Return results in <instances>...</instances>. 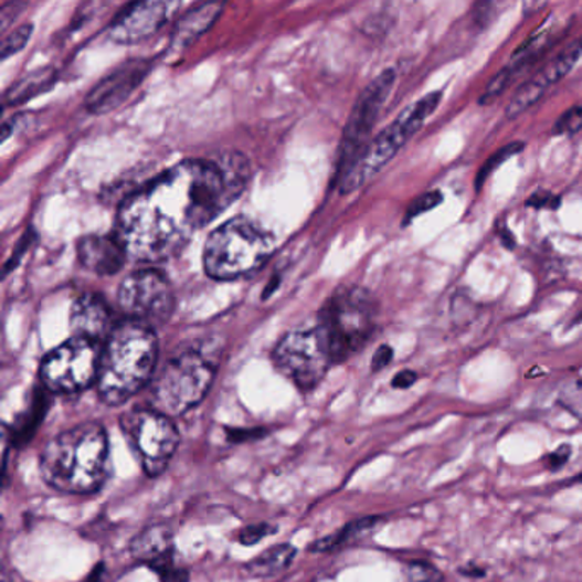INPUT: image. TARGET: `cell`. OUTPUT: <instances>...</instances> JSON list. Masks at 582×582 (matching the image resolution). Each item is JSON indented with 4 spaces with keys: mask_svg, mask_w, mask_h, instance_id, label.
Returning a JSON list of instances; mask_svg holds the SVG:
<instances>
[{
    "mask_svg": "<svg viewBox=\"0 0 582 582\" xmlns=\"http://www.w3.org/2000/svg\"><path fill=\"white\" fill-rule=\"evenodd\" d=\"M248 180V161L236 152L218 161L180 162L121 202L115 236L137 262L173 258L243 193Z\"/></svg>",
    "mask_w": 582,
    "mask_h": 582,
    "instance_id": "cell-1",
    "label": "cell"
},
{
    "mask_svg": "<svg viewBox=\"0 0 582 582\" xmlns=\"http://www.w3.org/2000/svg\"><path fill=\"white\" fill-rule=\"evenodd\" d=\"M43 480L59 493H98L109 477V443L96 422L75 425L49 441L40 456Z\"/></svg>",
    "mask_w": 582,
    "mask_h": 582,
    "instance_id": "cell-2",
    "label": "cell"
},
{
    "mask_svg": "<svg viewBox=\"0 0 582 582\" xmlns=\"http://www.w3.org/2000/svg\"><path fill=\"white\" fill-rule=\"evenodd\" d=\"M159 343L149 325L125 319L113 328L99 362V399L117 406L149 384L158 364Z\"/></svg>",
    "mask_w": 582,
    "mask_h": 582,
    "instance_id": "cell-3",
    "label": "cell"
},
{
    "mask_svg": "<svg viewBox=\"0 0 582 582\" xmlns=\"http://www.w3.org/2000/svg\"><path fill=\"white\" fill-rule=\"evenodd\" d=\"M275 250V240L248 218H234L207 237L203 268L215 281H236L262 268Z\"/></svg>",
    "mask_w": 582,
    "mask_h": 582,
    "instance_id": "cell-4",
    "label": "cell"
},
{
    "mask_svg": "<svg viewBox=\"0 0 582 582\" xmlns=\"http://www.w3.org/2000/svg\"><path fill=\"white\" fill-rule=\"evenodd\" d=\"M378 303L362 287L338 289L319 311L318 331L334 364L346 362L368 343L375 327Z\"/></svg>",
    "mask_w": 582,
    "mask_h": 582,
    "instance_id": "cell-5",
    "label": "cell"
},
{
    "mask_svg": "<svg viewBox=\"0 0 582 582\" xmlns=\"http://www.w3.org/2000/svg\"><path fill=\"white\" fill-rule=\"evenodd\" d=\"M441 98H443V93L434 91L410 105L405 112L400 113L399 118L390 127L384 128L380 136H375L359 158L350 165L346 173L338 178L340 193L356 192L375 173H380L381 169L399 155V150L421 130L422 125L432 113L436 112Z\"/></svg>",
    "mask_w": 582,
    "mask_h": 582,
    "instance_id": "cell-6",
    "label": "cell"
},
{
    "mask_svg": "<svg viewBox=\"0 0 582 582\" xmlns=\"http://www.w3.org/2000/svg\"><path fill=\"white\" fill-rule=\"evenodd\" d=\"M214 375L215 366L202 352L178 353L166 362L150 388L152 409L168 417H180L205 399Z\"/></svg>",
    "mask_w": 582,
    "mask_h": 582,
    "instance_id": "cell-7",
    "label": "cell"
},
{
    "mask_svg": "<svg viewBox=\"0 0 582 582\" xmlns=\"http://www.w3.org/2000/svg\"><path fill=\"white\" fill-rule=\"evenodd\" d=\"M120 424L144 472L149 477L161 475L180 444V434L171 417L155 409H139L125 413Z\"/></svg>",
    "mask_w": 582,
    "mask_h": 582,
    "instance_id": "cell-8",
    "label": "cell"
},
{
    "mask_svg": "<svg viewBox=\"0 0 582 582\" xmlns=\"http://www.w3.org/2000/svg\"><path fill=\"white\" fill-rule=\"evenodd\" d=\"M103 346L86 337H72L43 359L40 378L53 393H80L98 381Z\"/></svg>",
    "mask_w": 582,
    "mask_h": 582,
    "instance_id": "cell-9",
    "label": "cell"
},
{
    "mask_svg": "<svg viewBox=\"0 0 582 582\" xmlns=\"http://www.w3.org/2000/svg\"><path fill=\"white\" fill-rule=\"evenodd\" d=\"M272 359L277 371L300 391L315 390L334 364L316 328L282 337Z\"/></svg>",
    "mask_w": 582,
    "mask_h": 582,
    "instance_id": "cell-10",
    "label": "cell"
},
{
    "mask_svg": "<svg viewBox=\"0 0 582 582\" xmlns=\"http://www.w3.org/2000/svg\"><path fill=\"white\" fill-rule=\"evenodd\" d=\"M118 306L131 321L149 327L165 324L173 315V287L161 272H131L118 289Z\"/></svg>",
    "mask_w": 582,
    "mask_h": 582,
    "instance_id": "cell-11",
    "label": "cell"
},
{
    "mask_svg": "<svg viewBox=\"0 0 582 582\" xmlns=\"http://www.w3.org/2000/svg\"><path fill=\"white\" fill-rule=\"evenodd\" d=\"M394 83H396V72L393 68H387L372 83H369L357 99L349 120H347L346 130H343L337 178L346 173L350 165L368 146L372 127L380 117L381 108L387 103Z\"/></svg>",
    "mask_w": 582,
    "mask_h": 582,
    "instance_id": "cell-12",
    "label": "cell"
},
{
    "mask_svg": "<svg viewBox=\"0 0 582 582\" xmlns=\"http://www.w3.org/2000/svg\"><path fill=\"white\" fill-rule=\"evenodd\" d=\"M134 559L149 565L161 582H188V571L174 562V537L168 526H147L130 543Z\"/></svg>",
    "mask_w": 582,
    "mask_h": 582,
    "instance_id": "cell-13",
    "label": "cell"
},
{
    "mask_svg": "<svg viewBox=\"0 0 582 582\" xmlns=\"http://www.w3.org/2000/svg\"><path fill=\"white\" fill-rule=\"evenodd\" d=\"M174 4L147 0L128 4L109 24L108 36L120 45H136L158 33Z\"/></svg>",
    "mask_w": 582,
    "mask_h": 582,
    "instance_id": "cell-14",
    "label": "cell"
},
{
    "mask_svg": "<svg viewBox=\"0 0 582 582\" xmlns=\"http://www.w3.org/2000/svg\"><path fill=\"white\" fill-rule=\"evenodd\" d=\"M581 56L582 36L578 38L575 42H572L560 55H557L540 74L535 75L533 80L528 81V83L519 87L518 93L515 94V98L507 105L506 117H519L521 113H525L526 109L533 106L553 84L559 83L560 80H563L572 71V67L581 61Z\"/></svg>",
    "mask_w": 582,
    "mask_h": 582,
    "instance_id": "cell-15",
    "label": "cell"
},
{
    "mask_svg": "<svg viewBox=\"0 0 582 582\" xmlns=\"http://www.w3.org/2000/svg\"><path fill=\"white\" fill-rule=\"evenodd\" d=\"M149 71L147 61H130L121 65L87 94V112L103 115L118 108L140 86Z\"/></svg>",
    "mask_w": 582,
    "mask_h": 582,
    "instance_id": "cell-16",
    "label": "cell"
},
{
    "mask_svg": "<svg viewBox=\"0 0 582 582\" xmlns=\"http://www.w3.org/2000/svg\"><path fill=\"white\" fill-rule=\"evenodd\" d=\"M71 327L74 337H86L94 342H106L113 328L112 309L98 294L87 293L77 297L71 313Z\"/></svg>",
    "mask_w": 582,
    "mask_h": 582,
    "instance_id": "cell-17",
    "label": "cell"
},
{
    "mask_svg": "<svg viewBox=\"0 0 582 582\" xmlns=\"http://www.w3.org/2000/svg\"><path fill=\"white\" fill-rule=\"evenodd\" d=\"M77 258L87 272L105 277L118 274L128 255L117 236L89 234L77 243Z\"/></svg>",
    "mask_w": 582,
    "mask_h": 582,
    "instance_id": "cell-18",
    "label": "cell"
},
{
    "mask_svg": "<svg viewBox=\"0 0 582 582\" xmlns=\"http://www.w3.org/2000/svg\"><path fill=\"white\" fill-rule=\"evenodd\" d=\"M222 9L224 6L212 2V4H202L187 12L174 28L173 36H171V50L180 52L184 46L195 42L197 38L202 36L218 21Z\"/></svg>",
    "mask_w": 582,
    "mask_h": 582,
    "instance_id": "cell-19",
    "label": "cell"
},
{
    "mask_svg": "<svg viewBox=\"0 0 582 582\" xmlns=\"http://www.w3.org/2000/svg\"><path fill=\"white\" fill-rule=\"evenodd\" d=\"M56 72L53 68H43V71L33 72L27 75L24 80L15 83L11 89L6 93V105H21L28 99L34 98L36 94L45 93L55 84Z\"/></svg>",
    "mask_w": 582,
    "mask_h": 582,
    "instance_id": "cell-20",
    "label": "cell"
},
{
    "mask_svg": "<svg viewBox=\"0 0 582 582\" xmlns=\"http://www.w3.org/2000/svg\"><path fill=\"white\" fill-rule=\"evenodd\" d=\"M294 557H296V549L293 544H277V547H272L267 552H263L262 555L253 559L246 565V571L255 578H267V575L286 571L293 563Z\"/></svg>",
    "mask_w": 582,
    "mask_h": 582,
    "instance_id": "cell-21",
    "label": "cell"
},
{
    "mask_svg": "<svg viewBox=\"0 0 582 582\" xmlns=\"http://www.w3.org/2000/svg\"><path fill=\"white\" fill-rule=\"evenodd\" d=\"M378 521H381V519L368 518L361 519V521L350 522V525H347L346 528L338 531V533L331 535V537L321 538L318 543L313 544L311 549L315 550V552H330V550L337 549L340 544L349 541L350 538L357 537L359 533H364V531L372 530Z\"/></svg>",
    "mask_w": 582,
    "mask_h": 582,
    "instance_id": "cell-22",
    "label": "cell"
},
{
    "mask_svg": "<svg viewBox=\"0 0 582 582\" xmlns=\"http://www.w3.org/2000/svg\"><path fill=\"white\" fill-rule=\"evenodd\" d=\"M525 149V144L522 142H512L507 144V146L500 147L497 152H494L490 158L485 161V165L482 166L480 171H478L477 180H475V187H477V190H480L482 184L485 183V181L488 180V177L496 171L497 168H500V166L504 165V162L507 161V159L515 158V156H518L521 150Z\"/></svg>",
    "mask_w": 582,
    "mask_h": 582,
    "instance_id": "cell-23",
    "label": "cell"
},
{
    "mask_svg": "<svg viewBox=\"0 0 582 582\" xmlns=\"http://www.w3.org/2000/svg\"><path fill=\"white\" fill-rule=\"evenodd\" d=\"M31 34H33V24H23V27L15 28L11 34L6 36L4 43H2V59H9L11 55L21 52L24 46L30 42Z\"/></svg>",
    "mask_w": 582,
    "mask_h": 582,
    "instance_id": "cell-24",
    "label": "cell"
},
{
    "mask_svg": "<svg viewBox=\"0 0 582 582\" xmlns=\"http://www.w3.org/2000/svg\"><path fill=\"white\" fill-rule=\"evenodd\" d=\"M444 195L440 190H432V192H425L424 195L417 197L413 200L412 205L409 207L405 215V224H409L413 219L419 215L425 214V212L434 211L436 207L443 203Z\"/></svg>",
    "mask_w": 582,
    "mask_h": 582,
    "instance_id": "cell-25",
    "label": "cell"
},
{
    "mask_svg": "<svg viewBox=\"0 0 582 582\" xmlns=\"http://www.w3.org/2000/svg\"><path fill=\"white\" fill-rule=\"evenodd\" d=\"M582 128V106H572L560 115L553 125L555 136H574Z\"/></svg>",
    "mask_w": 582,
    "mask_h": 582,
    "instance_id": "cell-26",
    "label": "cell"
},
{
    "mask_svg": "<svg viewBox=\"0 0 582 582\" xmlns=\"http://www.w3.org/2000/svg\"><path fill=\"white\" fill-rule=\"evenodd\" d=\"M512 77H515V71L511 67H506L504 71H500L499 74L490 81L485 93L482 94L480 105H490L494 99L499 98L500 94L507 89L509 83H511Z\"/></svg>",
    "mask_w": 582,
    "mask_h": 582,
    "instance_id": "cell-27",
    "label": "cell"
},
{
    "mask_svg": "<svg viewBox=\"0 0 582 582\" xmlns=\"http://www.w3.org/2000/svg\"><path fill=\"white\" fill-rule=\"evenodd\" d=\"M277 533V528L267 522H262V525H252L246 526L243 531H241L240 540L241 544H246V547H252V544L258 543L263 538L271 537V535Z\"/></svg>",
    "mask_w": 582,
    "mask_h": 582,
    "instance_id": "cell-28",
    "label": "cell"
},
{
    "mask_svg": "<svg viewBox=\"0 0 582 582\" xmlns=\"http://www.w3.org/2000/svg\"><path fill=\"white\" fill-rule=\"evenodd\" d=\"M410 581L412 582H441L443 575L434 565L425 562H412L406 569Z\"/></svg>",
    "mask_w": 582,
    "mask_h": 582,
    "instance_id": "cell-29",
    "label": "cell"
},
{
    "mask_svg": "<svg viewBox=\"0 0 582 582\" xmlns=\"http://www.w3.org/2000/svg\"><path fill=\"white\" fill-rule=\"evenodd\" d=\"M560 197L553 195L547 190H538L530 199L526 200V207H533V209H559Z\"/></svg>",
    "mask_w": 582,
    "mask_h": 582,
    "instance_id": "cell-30",
    "label": "cell"
},
{
    "mask_svg": "<svg viewBox=\"0 0 582 582\" xmlns=\"http://www.w3.org/2000/svg\"><path fill=\"white\" fill-rule=\"evenodd\" d=\"M569 456H571V446H569V444H562V446L557 447V449L553 451V453H550V455L547 456V459H544L547 468L552 469V472L562 468V466L569 462Z\"/></svg>",
    "mask_w": 582,
    "mask_h": 582,
    "instance_id": "cell-31",
    "label": "cell"
},
{
    "mask_svg": "<svg viewBox=\"0 0 582 582\" xmlns=\"http://www.w3.org/2000/svg\"><path fill=\"white\" fill-rule=\"evenodd\" d=\"M393 361V349L390 346H381L372 356V371H381Z\"/></svg>",
    "mask_w": 582,
    "mask_h": 582,
    "instance_id": "cell-32",
    "label": "cell"
},
{
    "mask_svg": "<svg viewBox=\"0 0 582 582\" xmlns=\"http://www.w3.org/2000/svg\"><path fill=\"white\" fill-rule=\"evenodd\" d=\"M263 428H230L227 431V437L231 443H243V441L256 440L262 437Z\"/></svg>",
    "mask_w": 582,
    "mask_h": 582,
    "instance_id": "cell-33",
    "label": "cell"
},
{
    "mask_svg": "<svg viewBox=\"0 0 582 582\" xmlns=\"http://www.w3.org/2000/svg\"><path fill=\"white\" fill-rule=\"evenodd\" d=\"M34 234L33 231H30V233L24 234L23 241L18 244V253L15 255L11 256V260H9L8 265H6L4 275L9 274V271H11L12 267H15L18 265L19 260L23 258L24 253L30 250L31 241H33Z\"/></svg>",
    "mask_w": 582,
    "mask_h": 582,
    "instance_id": "cell-34",
    "label": "cell"
},
{
    "mask_svg": "<svg viewBox=\"0 0 582 582\" xmlns=\"http://www.w3.org/2000/svg\"><path fill=\"white\" fill-rule=\"evenodd\" d=\"M417 378V372L406 369V371L399 372V374L394 375L393 381H391V387L396 388V390H406V388L415 384Z\"/></svg>",
    "mask_w": 582,
    "mask_h": 582,
    "instance_id": "cell-35",
    "label": "cell"
},
{
    "mask_svg": "<svg viewBox=\"0 0 582 582\" xmlns=\"http://www.w3.org/2000/svg\"><path fill=\"white\" fill-rule=\"evenodd\" d=\"M500 241H502L504 246H506L507 250H515L516 248V237L515 234L511 233V231L507 230L506 225H500L499 230Z\"/></svg>",
    "mask_w": 582,
    "mask_h": 582,
    "instance_id": "cell-36",
    "label": "cell"
},
{
    "mask_svg": "<svg viewBox=\"0 0 582 582\" xmlns=\"http://www.w3.org/2000/svg\"><path fill=\"white\" fill-rule=\"evenodd\" d=\"M578 319H579V321H581V319H582V313H581V315H579V318H578Z\"/></svg>",
    "mask_w": 582,
    "mask_h": 582,
    "instance_id": "cell-37",
    "label": "cell"
},
{
    "mask_svg": "<svg viewBox=\"0 0 582 582\" xmlns=\"http://www.w3.org/2000/svg\"><path fill=\"white\" fill-rule=\"evenodd\" d=\"M579 480H581V482H582V475H581V477H579Z\"/></svg>",
    "mask_w": 582,
    "mask_h": 582,
    "instance_id": "cell-38",
    "label": "cell"
}]
</instances>
